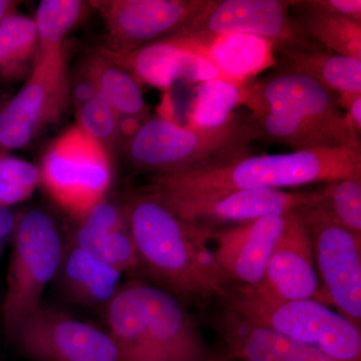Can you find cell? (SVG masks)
Here are the masks:
<instances>
[{
    "instance_id": "cell-34",
    "label": "cell",
    "mask_w": 361,
    "mask_h": 361,
    "mask_svg": "<svg viewBox=\"0 0 361 361\" xmlns=\"http://www.w3.org/2000/svg\"><path fill=\"white\" fill-rule=\"evenodd\" d=\"M20 215V211L0 206V257L6 247L13 241Z\"/></svg>"
},
{
    "instance_id": "cell-18",
    "label": "cell",
    "mask_w": 361,
    "mask_h": 361,
    "mask_svg": "<svg viewBox=\"0 0 361 361\" xmlns=\"http://www.w3.org/2000/svg\"><path fill=\"white\" fill-rule=\"evenodd\" d=\"M73 221L66 240L122 274L139 269L137 251L123 203L106 197L84 216Z\"/></svg>"
},
{
    "instance_id": "cell-25",
    "label": "cell",
    "mask_w": 361,
    "mask_h": 361,
    "mask_svg": "<svg viewBox=\"0 0 361 361\" xmlns=\"http://www.w3.org/2000/svg\"><path fill=\"white\" fill-rule=\"evenodd\" d=\"M80 71L120 116H135L147 120L149 106L145 102L141 85L128 71L116 65L104 47H99L85 59Z\"/></svg>"
},
{
    "instance_id": "cell-29",
    "label": "cell",
    "mask_w": 361,
    "mask_h": 361,
    "mask_svg": "<svg viewBox=\"0 0 361 361\" xmlns=\"http://www.w3.org/2000/svg\"><path fill=\"white\" fill-rule=\"evenodd\" d=\"M87 7V2L80 0H42L39 2L33 20L39 37L37 59L56 56L66 49V35L82 20Z\"/></svg>"
},
{
    "instance_id": "cell-21",
    "label": "cell",
    "mask_w": 361,
    "mask_h": 361,
    "mask_svg": "<svg viewBox=\"0 0 361 361\" xmlns=\"http://www.w3.org/2000/svg\"><path fill=\"white\" fill-rule=\"evenodd\" d=\"M122 275L116 268L66 240L56 279L73 302L87 307H106L120 288Z\"/></svg>"
},
{
    "instance_id": "cell-5",
    "label": "cell",
    "mask_w": 361,
    "mask_h": 361,
    "mask_svg": "<svg viewBox=\"0 0 361 361\" xmlns=\"http://www.w3.org/2000/svg\"><path fill=\"white\" fill-rule=\"evenodd\" d=\"M228 310L249 322L314 346L337 361H361V329L315 299L274 302L234 287Z\"/></svg>"
},
{
    "instance_id": "cell-12",
    "label": "cell",
    "mask_w": 361,
    "mask_h": 361,
    "mask_svg": "<svg viewBox=\"0 0 361 361\" xmlns=\"http://www.w3.org/2000/svg\"><path fill=\"white\" fill-rule=\"evenodd\" d=\"M151 191L180 219L203 225L208 222L242 224L270 214L298 210L322 201L320 190H232L189 195Z\"/></svg>"
},
{
    "instance_id": "cell-17",
    "label": "cell",
    "mask_w": 361,
    "mask_h": 361,
    "mask_svg": "<svg viewBox=\"0 0 361 361\" xmlns=\"http://www.w3.org/2000/svg\"><path fill=\"white\" fill-rule=\"evenodd\" d=\"M166 39L205 59L226 80L251 82L263 71L276 66L274 42L256 35L176 32Z\"/></svg>"
},
{
    "instance_id": "cell-2",
    "label": "cell",
    "mask_w": 361,
    "mask_h": 361,
    "mask_svg": "<svg viewBox=\"0 0 361 361\" xmlns=\"http://www.w3.org/2000/svg\"><path fill=\"white\" fill-rule=\"evenodd\" d=\"M343 178H361V149L336 147L251 155L222 167L151 176L149 189L173 195L285 190Z\"/></svg>"
},
{
    "instance_id": "cell-14",
    "label": "cell",
    "mask_w": 361,
    "mask_h": 361,
    "mask_svg": "<svg viewBox=\"0 0 361 361\" xmlns=\"http://www.w3.org/2000/svg\"><path fill=\"white\" fill-rule=\"evenodd\" d=\"M257 295L274 302L315 299L319 301L320 284L316 270L310 230L300 209L287 212L286 222L278 238Z\"/></svg>"
},
{
    "instance_id": "cell-3",
    "label": "cell",
    "mask_w": 361,
    "mask_h": 361,
    "mask_svg": "<svg viewBox=\"0 0 361 361\" xmlns=\"http://www.w3.org/2000/svg\"><path fill=\"white\" fill-rule=\"evenodd\" d=\"M249 116L235 114L213 129L182 127L164 116H149L123 154L130 167L151 176L222 167L253 155Z\"/></svg>"
},
{
    "instance_id": "cell-38",
    "label": "cell",
    "mask_w": 361,
    "mask_h": 361,
    "mask_svg": "<svg viewBox=\"0 0 361 361\" xmlns=\"http://www.w3.org/2000/svg\"><path fill=\"white\" fill-rule=\"evenodd\" d=\"M6 152H4V151H0V157H1L2 155H4V154H6Z\"/></svg>"
},
{
    "instance_id": "cell-26",
    "label": "cell",
    "mask_w": 361,
    "mask_h": 361,
    "mask_svg": "<svg viewBox=\"0 0 361 361\" xmlns=\"http://www.w3.org/2000/svg\"><path fill=\"white\" fill-rule=\"evenodd\" d=\"M291 13L299 28L326 51L361 59V21L323 11L311 0H293Z\"/></svg>"
},
{
    "instance_id": "cell-15",
    "label": "cell",
    "mask_w": 361,
    "mask_h": 361,
    "mask_svg": "<svg viewBox=\"0 0 361 361\" xmlns=\"http://www.w3.org/2000/svg\"><path fill=\"white\" fill-rule=\"evenodd\" d=\"M288 212V211H287ZM287 212L270 214L211 233L214 257L228 279L241 286L257 287L264 276L266 265L276 244Z\"/></svg>"
},
{
    "instance_id": "cell-22",
    "label": "cell",
    "mask_w": 361,
    "mask_h": 361,
    "mask_svg": "<svg viewBox=\"0 0 361 361\" xmlns=\"http://www.w3.org/2000/svg\"><path fill=\"white\" fill-rule=\"evenodd\" d=\"M142 281L121 285L106 310L108 334L118 361H149L148 330Z\"/></svg>"
},
{
    "instance_id": "cell-24",
    "label": "cell",
    "mask_w": 361,
    "mask_h": 361,
    "mask_svg": "<svg viewBox=\"0 0 361 361\" xmlns=\"http://www.w3.org/2000/svg\"><path fill=\"white\" fill-rule=\"evenodd\" d=\"M249 110L255 141L284 145L293 152L344 147L329 130L286 109L255 104Z\"/></svg>"
},
{
    "instance_id": "cell-30",
    "label": "cell",
    "mask_w": 361,
    "mask_h": 361,
    "mask_svg": "<svg viewBox=\"0 0 361 361\" xmlns=\"http://www.w3.org/2000/svg\"><path fill=\"white\" fill-rule=\"evenodd\" d=\"M320 192V204L337 222L349 231L361 235V178L331 180Z\"/></svg>"
},
{
    "instance_id": "cell-32",
    "label": "cell",
    "mask_w": 361,
    "mask_h": 361,
    "mask_svg": "<svg viewBox=\"0 0 361 361\" xmlns=\"http://www.w3.org/2000/svg\"><path fill=\"white\" fill-rule=\"evenodd\" d=\"M77 125L102 145L111 156L116 152L120 115L99 96L90 99L75 109Z\"/></svg>"
},
{
    "instance_id": "cell-27",
    "label": "cell",
    "mask_w": 361,
    "mask_h": 361,
    "mask_svg": "<svg viewBox=\"0 0 361 361\" xmlns=\"http://www.w3.org/2000/svg\"><path fill=\"white\" fill-rule=\"evenodd\" d=\"M248 82L216 78L199 84L188 115L187 127L213 129L229 122L247 103Z\"/></svg>"
},
{
    "instance_id": "cell-33",
    "label": "cell",
    "mask_w": 361,
    "mask_h": 361,
    "mask_svg": "<svg viewBox=\"0 0 361 361\" xmlns=\"http://www.w3.org/2000/svg\"><path fill=\"white\" fill-rule=\"evenodd\" d=\"M311 2L326 13L361 21L360 0H311Z\"/></svg>"
},
{
    "instance_id": "cell-28",
    "label": "cell",
    "mask_w": 361,
    "mask_h": 361,
    "mask_svg": "<svg viewBox=\"0 0 361 361\" xmlns=\"http://www.w3.org/2000/svg\"><path fill=\"white\" fill-rule=\"evenodd\" d=\"M39 37L35 20L11 16L0 23V84L28 77L37 58Z\"/></svg>"
},
{
    "instance_id": "cell-13",
    "label": "cell",
    "mask_w": 361,
    "mask_h": 361,
    "mask_svg": "<svg viewBox=\"0 0 361 361\" xmlns=\"http://www.w3.org/2000/svg\"><path fill=\"white\" fill-rule=\"evenodd\" d=\"M248 87L246 108L264 104L286 109L329 130L344 147L361 149L360 135L349 126L336 92L312 78L277 71L263 80L248 82Z\"/></svg>"
},
{
    "instance_id": "cell-1",
    "label": "cell",
    "mask_w": 361,
    "mask_h": 361,
    "mask_svg": "<svg viewBox=\"0 0 361 361\" xmlns=\"http://www.w3.org/2000/svg\"><path fill=\"white\" fill-rule=\"evenodd\" d=\"M123 204L139 268L179 300H228L234 285L208 245L211 228L180 219L149 189Z\"/></svg>"
},
{
    "instance_id": "cell-36",
    "label": "cell",
    "mask_w": 361,
    "mask_h": 361,
    "mask_svg": "<svg viewBox=\"0 0 361 361\" xmlns=\"http://www.w3.org/2000/svg\"><path fill=\"white\" fill-rule=\"evenodd\" d=\"M20 2L14 0H0V23L18 14V7Z\"/></svg>"
},
{
    "instance_id": "cell-16",
    "label": "cell",
    "mask_w": 361,
    "mask_h": 361,
    "mask_svg": "<svg viewBox=\"0 0 361 361\" xmlns=\"http://www.w3.org/2000/svg\"><path fill=\"white\" fill-rule=\"evenodd\" d=\"M149 361H209L211 353L177 297L142 284Z\"/></svg>"
},
{
    "instance_id": "cell-20",
    "label": "cell",
    "mask_w": 361,
    "mask_h": 361,
    "mask_svg": "<svg viewBox=\"0 0 361 361\" xmlns=\"http://www.w3.org/2000/svg\"><path fill=\"white\" fill-rule=\"evenodd\" d=\"M221 332L228 356L240 361H337L314 346L226 310Z\"/></svg>"
},
{
    "instance_id": "cell-31",
    "label": "cell",
    "mask_w": 361,
    "mask_h": 361,
    "mask_svg": "<svg viewBox=\"0 0 361 361\" xmlns=\"http://www.w3.org/2000/svg\"><path fill=\"white\" fill-rule=\"evenodd\" d=\"M40 186L39 167L6 153L0 157V206L13 208Z\"/></svg>"
},
{
    "instance_id": "cell-37",
    "label": "cell",
    "mask_w": 361,
    "mask_h": 361,
    "mask_svg": "<svg viewBox=\"0 0 361 361\" xmlns=\"http://www.w3.org/2000/svg\"><path fill=\"white\" fill-rule=\"evenodd\" d=\"M6 97L4 96V94H0V106H2L4 103H6Z\"/></svg>"
},
{
    "instance_id": "cell-8",
    "label": "cell",
    "mask_w": 361,
    "mask_h": 361,
    "mask_svg": "<svg viewBox=\"0 0 361 361\" xmlns=\"http://www.w3.org/2000/svg\"><path fill=\"white\" fill-rule=\"evenodd\" d=\"M66 49L37 59L18 94L0 106V151L25 148L58 122L70 103Z\"/></svg>"
},
{
    "instance_id": "cell-23",
    "label": "cell",
    "mask_w": 361,
    "mask_h": 361,
    "mask_svg": "<svg viewBox=\"0 0 361 361\" xmlns=\"http://www.w3.org/2000/svg\"><path fill=\"white\" fill-rule=\"evenodd\" d=\"M275 56L280 73L312 78L337 96L361 94V59L327 51L290 49H275Z\"/></svg>"
},
{
    "instance_id": "cell-11",
    "label": "cell",
    "mask_w": 361,
    "mask_h": 361,
    "mask_svg": "<svg viewBox=\"0 0 361 361\" xmlns=\"http://www.w3.org/2000/svg\"><path fill=\"white\" fill-rule=\"evenodd\" d=\"M207 0H99L90 4L106 28L104 47L125 54L179 32Z\"/></svg>"
},
{
    "instance_id": "cell-4",
    "label": "cell",
    "mask_w": 361,
    "mask_h": 361,
    "mask_svg": "<svg viewBox=\"0 0 361 361\" xmlns=\"http://www.w3.org/2000/svg\"><path fill=\"white\" fill-rule=\"evenodd\" d=\"M66 240L54 216L44 209L21 212L11 241L1 316L8 338L42 304L45 289L58 274Z\"/></svg>"
},
{
    "instance_id": "cell-35",
    "label": "cell",
    "mask_w": 361,
    "mask_h": 361,
    "mask_svg": "<svg viewBox=\"0 0 361 361\" xmlns=\"http://www.w3.org/2000/svg\"><path fill=\"white\" fill-rule=\"evenodd\" d=\"M97 96L96 89L92 82L80 70L75 78L71 80L70 101L75 109Z\"/></svg>"
},
{
    "instance_id": "cell-9",
    "label": "cell",
    "mask_w": 361,
    "mask_h": 361,
    "mask_svg": "<svg viewBox=\"0 0 361 361\" xmlns=\"http://www.w3.org/2000/svg\"><path fill=\"white\" fill-rule=\"evenodd\" d=\"M7 339L32 361H118L108 332L44 304Z\"/></svg>"
},
{
    "instance_id": "cell-7",
    "label": "cell",
    "mask_w": 361,
    "mask_h": 361,
    "mask_svg": "<svg viewBox=\"0 0 361 361\" xmlns=\"http://www.w3.org/2000/svg\"><path fill=\"white\" fill-rule=\"evenodd\" d=\"M300 212L312 242L319 302L334 305L361 329V235L344 228L320 203Z\"/></svg>"
},
{
    "instance_id": "cell-39",
    "label": "cell",
    "mask_w": 361,
    "mask_h": 361,
    "mask_svg": "<svg viewBox=\"0 0 361 361\" xmlns=\"http://www.w3.org/2000/svg\"><path fill=\"white\" fill-rule=\"evenodd\" d=\"M209 361H216V360H209Z\"/></svg>"
},
{
    "instance_id": "cell-10",
    "label": "cell",
    "mask_w": 361,
    "mask_h": 361,
    "mask_svg": "<svg viewBox=\"0 0 361 361\" xmlns=\"http://www.w3.org/2000/svg\"><path fill=\"white\" fill-rule=\"evenodd\" d=\"M292 4V0H207L206 6L177 32L245 33L272 40L275 49L326 51L297 25Z\"/></svg>"
},
{
    "instance_id": "cell-19",
    "label": "cell",
    "mask_w": 361,
    "mask_h": 361,
    "mask_svg": "<svg viewBox=\"0 0 361 361\" xmlns=\"http://www.w3.org/2000/svg\"><path fill=\"white\" fill-rule=\"evenodd\" d=\"M106 51L116 65L128 71L140 85L167 90L179 80L199 85L224 78L205 59L184 51L167 39L157 40L125 54Z\"/></svg>"
},
{
    "instance_id": "cell-6",
    "label": "cell",
    "mask_w": 361,
    "mask_h": 361,
    "mask_svg": "<svg viewBox=\"0 0 361 361\" xmlns=\"http://www.w3.org/2000/svg\"><path fill=\"white\" fill-rule=\"evenodd\" d=\"M39 172L45 193L75 220L109 197L113 160L99 142L75 123L51 142Z\"/></svg>"
}]
</instances>
